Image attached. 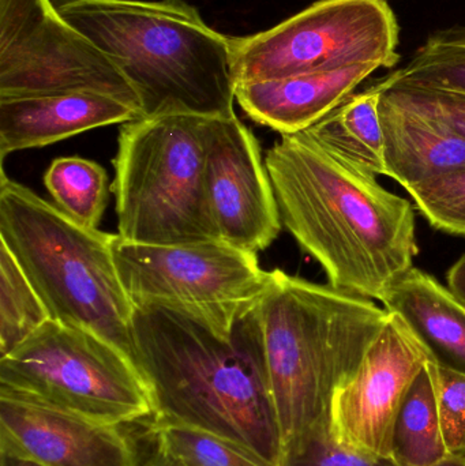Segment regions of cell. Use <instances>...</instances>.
<instances>
[{"label": "cell", "instance_id": "6da1fadb", "mask_svg": "<svg viewBox=\"0 0 465 466\" xmlns=\"http://www.w3.org/2000/svg\"><path fill=\"white\" fill-rule=\"evenodd\" d=\"M265 164L281 223L329 285L381 300L414 268V208L376 175L336 157L306 131L281 136Z\"/></svg>", "mask_w": 465, "mask_h": 466}, {"label": "cell", "instance_id": "7a4b0ae2", "mask_svg": "<svg viewBox=\"0 0 465 466\" xmlns=\"http://www.w3.org/2000/svg\"><path fill=\"white\" fill-rule=\"evenodd\" d=\"M133 345L153 424L202 430L280 466V426L253 309L223 339L177 312L134 307Z\"/></svg>", "mask_w": 465, "mask_h": 466}, {"label": "cell", "instance_id": "3957f363", "mask_svg": "<svg viewBox=\"0 0 465 466\" xmlns=\"http://www.w3.org/2000/svg\"><path fill=\"white\" fill-rule=\"evenodd\" d=\"M253 311L284 451L329 427L333 397L354 377L389 312L280 268L269 271Z\"/></svg>", "mask_w": 465, "mask_h": 466}, {"label": "cell", "instance_id": "277c9868", "mask_svg": "<svg viewBox=\"0 0 465 466\" xmlns=\"http://www.w3.org/2000/svg\"><path fill=\"white\" fill-rule=\"evenodd\" d=\"M57 11L130 82L142 116L234 111L232 37L185 0H56Z\"/></svg>", "mask_w": 465, "mask_h": 466}, {"label": "cell", "instance_id": "5b68a950", "mask_svg": "<svg viewBox=\"0 0 465 466\" xmlns=\"http://www.w3.org/2000/svg\"><path fill=\"white\" fill-rule=\"evenodd\" d=\"M116 236L79 226L2 171L0 241L51 319L103 337L134 361V306L114 259Z\"/></svg>", "mask_w": 465, "mask_h": 466}, {"label": "cell", "instance_id": "8992f818", "mask_svg": "<svg viewBox=\"0 0 465 466\" xmlns=\"http://www.w3.org/2000/svg\"><path fill=\"white\" fill-rule=\"evenodd\" d=\"M207 120L167 114L122 126L112 185L120 238L156 246L218 240L205 191Z\"/></svg>", "mask_w": 465, "mask_h": 466}, {"label": "cell", "instance_id": "52a82bcc", "mask_svg": "<svg viewBox=\"0 0 465 466\" xmlns=\"http://www.w3.org/2000/svg\"><path fill=\"white\" fill-rule=\"evenodd\" d=\"M0 393L120 426L155 416L149 388L126 353L54 319L0 358Z\"/></svg>", "mask_w": 465, "mask_h": 466}, {"label": "cell", "instance_id": "ba28073f", "mask_svg": "<svg viewBox=\"0 0 465 466\" xmlns=\"http://www.w3.org/2000/svg\"><path fill=\"white\" fill-rule=\"evenodd\" d=\"M112 251L134 307L177 312L223 339L232 337L269 284L256 252L220 240L156 246L116 236Z\"/></svg>", "mask_w": 465, "mask_h": 466}, {"label": "cell", "instance_id": "9c48e42d", "mask_svg": "<svg viewBox=\"0 0 465 466\" xmlns=\"http://www.w3.org/2000/svg\"><path fill=\"white\" fill-rule=\"evenodd\" d=\"M237 85L352 66L393 67L399 24L387 0H319L272 29L232 37Z\"/></svg>", "mask_w": 465, "mask_h": 466}, {"label": "cell", "instance_id": "30bf717a", "mask_svg": "<svg viewBox=\"0 0 465 466\" xmlns=\"http://www.w3.org/2000/svg\"><path fill=\"white\" fill-rule=\"evenodd\" d=\"M65 93L112 96L141 111L116 65L55 3L0 0V97Z\"/></svg>", "mask_w": 465, "mask_h": 466}, {"label": "cell", "instance_id": "8fae6325", "mask_svg": "<svg viewBox=\"0 0 465 466\" xmlns=\"http://www.w3.org/2000/svg\"><path fill=\"white\" fill-rule=\"evenodd\" d=\"M205 191L218 240L258 254L278 238L283 223L261 147L235 112L207 120Z\"/></svg>", "mask_w": 465, "mask_h": 466}, {"label": "cell", "instance_id": "7c38bea8", "mask_svg": "<svg viewBox=\"0 0 465 466\" xmlns=\"http://www.w3.org/2000/svg\"><path fill=\"white\" fill-rule=\"evenodd\" d=\"M429 360L403 319L389 312L359 369L333 397L329 430L336 442L369 456L390 457L396 416Z\"/></svg>", "mask_w": 465, "mask_h": 466}, {"label": "cell", "instance_id": "4fadbf2b", "mask_svg": "<svg viewBox=\"0 0 465 466\" xmlns=\"http://www.w3.org/2000/svg\"><path fill=\"white\" fill-rule=\"evenodd\" d=\"M0 451L43 466H141L126 426L0 393Z\"/></svg>", "mask_w": 465, "mask_h": 466}, {"label": "cell", "instance_id": "5bb4252c", "mask_svg": "<svg viewBox=\"0 0 465 466\" xmlns=\"http://www.w3.org/2000/svg\"><path fill=\"white\" fill-rule=\"evenodd\" d=\"M139 117L136 106L98 93L0 97V157Z\"/></svg>", "mask_w": 465, "mask_h": 466}, {"label": "cell", "instance_id": "9a60e30c", "mask_svg": "<svg viewBox=\"0 0 465 466\" xmlns=\"http://www.w3.org/2000/svg\"><path fill=\"white\" fill-rule=\"evenodd\" d=\"M379 70L360 65L329 73L306 74L237 85L235 97L248 117L284 134H297L327 116Z\"/></svg>", "mask_w": 465, "mask_h": 466}, {"label": "cell", "instance_id": "2e32d148", "mask_svg": "<svg viewBox=\"0 0 465 466\" xmlns=\"http://www.w3.org/2000/svg\"><path fill=\"white\" fill-rule=\"evenodd\" d=\"M387 177L407 191L465 167V138L447 123L393 100H379Z\"/></svg>", "mask_w": 465, "mask_h": 466}, {"label": "cell", "instance_id": "e0dca14e", "mask_svg": "<svg viewBox=\"0 0 465 466\" xmlns=\"http://www.w3.org/2000/svg\"><path fill=\"white\" fill-rule=\"evenodd\" d=\"M379 301L403 319L437 367L465 375V304L452 290L412 268Z\"/></svg>", "mask_w": 465, "mask_h": 466}, {"label": "cell", "instance_id": "ac0fdd59", "mask_svg": "<svg viewBox=\"0 0 465 466\" xmlns=\"http://www.w3.org/2000/svg\"><path fill=\"white\" fill-rule=\"evenodd\" d=\"M382 89L374 84L352 93L327 116L305 130L336 157L373 175H385L384 133L379 116Z\"/></svg>", "mask_w": 465, "mask_h": 466}, {"label": "cell", "instance_id": "d6986e66", "mask_svg": "<svg viewBox=\"0 0 465 466\" xmlns=\"http://www.w3.org/2000/svg\"><path fill=\"white\" fill-rule=\"evenodd\" d=\"M450 456L437 408L434 363L426 361L396 416L390 457L398 466H430Z\"/></svg>", "mask_w": 465, "mask_h": 466}, {"label": "cell", "instance_id": "ffe728a7", "mask_svg": "<svg viewBox=\"0 0 465 466\" xmlns=\"http://www.w3.org/2000/svg\"><path fill=\"white\" fill-rule=\"evenodd\" d=\"M44 185L55 207L85 228L98 229L108 199V175L95 161L76 156L52 161Z\"/></svg>", "mask_w": 465, "mask_h": 466}, {"label": "cell", "instance_id": "44dd1931", "mask_svg": "<svg viewBox=\"0 0 465 466\" xmlns=\"http://www.w3.org/2000/svg\"><path fill=\"white\" fill-rule=\"evenodd\" d=\"M377 84L382 87L404 85L465 96V26L434 33L406 67Z\"/></svg>", "mask_w": 465, "mask_h": 466}, {"label": "cell", "instance_id": "7402d4cb", "mask_svg": "<svg viewBox=\"0 0 465 466\" xmlns=\"http://www.w3.org/2000/svg\"><path fill=\"white\" fill-rule=\"evenodd\" d=\"M51 320L14 255L0 241V358L10 355Z\"/></svg>", "mask_w": 465, "mask_h": 466}, {"label": "cell", "instance_id": "603a6c76", "mask_svg": "<svg viewBox=\"0 0 465 466\" xmlns=\"http://www.w3.org/2000/svg\"><path fill=\"white\" fill-rule=\"evenodd\" d=\"M156 451L182 466H275L250 449L191 427L153 424Z\"/></svg>", "mask_w": 465, "mask_h": 466}, {"label": "cell", "instance_id": "cb8c5ba5", "mask_svg": "<svg viewBox=\"0 0 465 466\" xmlns=\"http://www.w3.org/2000/svg\"><path fill=\"white\" fill-rule=\"evenodd\" d=\"M433 228L465 238V167L409 190Z\"/></svg>", "mask_w": 465, "mask_h": 466}, {"label": "cell", "instance_id": "d4e9b609", "mask_svg": "<svg viewBox=\"0 0 465 466\" xmlns=\"http://www.w3.org/2000/svg\"><path fill=\"white\" fill-rule=\"evenodd\" d=\"M280 466H398L392 457L359 453L336 442L329 427L316 430L284 449Z\"/></svg>", "mask_w": 465, "mask_h": 466}, {"label": "cell", "instance_id": "484cf974", "mask_svg": "<svg viewBox=\"0 0 465 466\" xmlns=\"http://www.w3.org/2000/svg\"><path fill=\"white\" fill-rule=\"evenodd\" d=\"M437 408L450 454L465 456V375L434 364Z\"/></svg>", "mask_w": 465, "mask_h": 466}, {"label": "cell", "instance_id": "4316f807", "mask_svg": "<svg viewBox=\"0 0 465 466\" xmlns=\"http://www.w3.org/2000/svg\"><path fill=\"white\" fill-rule=\"evenodd\" d=\"M379 87L398 103L442 120L465 138V96L404 85Z\"/></svg>", "mask_w": 465, "mask_h": 466}, {"label": "cell", "instance_id": "83f0119b", "mask_svg": "<svg viewBox=\"0 0 465 466\" xmlns=\"http://www.w3.org/2000/svg\"><path fill=\"white\" fill-rule=\"evenodd\" d=\"M448 285L453 295L465 304V254L448 271Z\"/></svg>", "mask_w": 465, "mask_h": 466}, {"label": "cell", "instance_id": "f1b7e54d", "mask_svg": "<svg viewBox=\"0 0 465 466\" xmlns=\"http://www.w3.org/2000/svg\"><path fill=\"white\" fill-rule=\"evenodd\" d=\"M0 466H43L32 460L24 459V457L15 456V454L5 453L0 451Z\"/></svg>", "mask_w": 465, "mask_h": 466}, {"label": "cell", "instance_id": "f546056e", "mask_svg": "<svg viewBox=\"0 0 465 466\" xmlns=\"http://www.w3.org/2000/svg\"><path fill=\"white\" fill-rule=\"evenodd\" d=\"M430 466H465V456H456V454H450V456L442 459L441 461Z\"/></svg>", "mask_w": 465, "mask_h": 466}, {"label": "cell", "instance_id": "4dcf8cb0", "mask_svg": "<svg viewBox=\"0 0 465 466\" xmlns=\"http://www.w3.org/2000/svg\"><path fill=\"white\" fill-rule=\"evenodd\" d=\"M147 466H182L177 464V462L171 461V460L166 459V457L158 454L157 451L155 453V457L150 460L149 465Z\"/></svg>", "mask_w": 465, "mask_h": 466}]
</instances>
